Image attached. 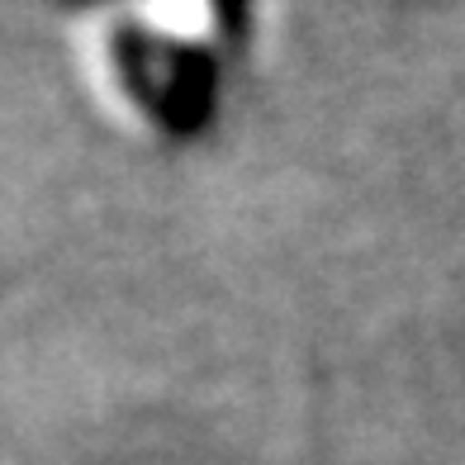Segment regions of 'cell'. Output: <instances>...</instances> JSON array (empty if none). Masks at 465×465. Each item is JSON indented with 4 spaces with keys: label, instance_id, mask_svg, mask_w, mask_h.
Here are the masks:
<instances>
[{
    "label": "cell",
    "instance_id": "1",
    "mask_svg": "<svg viewBox=\"0 0 465 465\" xmlns=\"http://www.w3.org/2000/svg\"><path fill=\"white\" fill-rule=\"evenodd\" d=\"M252 25L257 0H119L91 10L81 62L95 100L124 129L181 143L219 114Z\"/></svg>",
    "mask_w": 465,
    "mask_h": 465
},
{
    "label": "cell",
    "instance_id": "2",
    "mask_svg": "<svg viewBox=\"0 0 465 465\" xmlns=\"http://www.w3.org/2000/svg\"><path fill=\"white\" fill-rule=\"evenodd\" d=\"M86 5H91V10H100V5H119V0H86Z\"/></svg>",
    "mask_w": 465,
    "mask_h": 465
}]
</instances>
